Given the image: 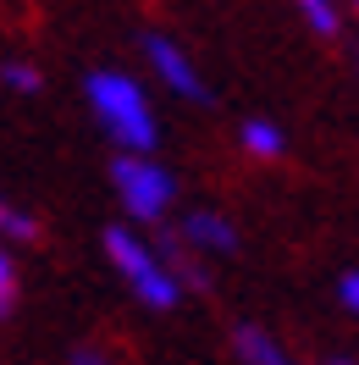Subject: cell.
I'll use <instances>...</instances> for the list:
<instances>
[{
	"label": "cell",
	"instance_id": "obj_13",
	"mask_svg": "<svg viewBox=\"0 0 359 365\" xmlns=\"http://www.w3.org/2000/svg\"><path fill=\"white\" fill-rule=\"evenodd\" d=\"M72 365H116V360H111V354H100V349H78Z\"/></svg>",
	"mask_w": 359,
	"mask_h": 365
},
{
	"label": "cell",
	"instance_id": "obj_9",
	"mask_svg": "<svg viewBox=\"0 0 359 365\" xmlns=\"http://www.w3.org/2000/svg\"><path fill=\"white\" fill-rule=\"evenodd\" d=\"M0 232H6V238H11V244H28V238H33V232H39V222H33V216H28V210H17V205H6V210H0Z\"/></svg>",
	"mask_w": 359,
	"mask_h": 365
},
{
	"label": "cell",
	"instance_id": "obj_12",
	"mask_svg": "<svg viewBox=\"0 0 359 365\" xmlns=\"http://www.w3.org/2000/svg\"><path fill=\"white\" fill-rule=\"evenodd\" d=\"M17 304V266H11V255L0 260V310H11Z\"/></svg>",
	"mask_w": 359,
	"mask_h": 365
},
{
	"label": "cell",
	"instance_id": "obj_4",
	"mask_svg": "<svg viewBox=\"0 0 359 365\" xmlns=\"http://www.w3.org/2000/svg\"><path fill=\"white\" fill-rule=\"evenodd\" d=\"M144 56H150V72H155V78H160L172 94H182V100H204V78H199L194 56H188L177 39L150 34V39H144Z\"/></svg>",
	"mask_w": 359,
	"mask_h": 365
},
{
	"label": "cell",
	"instance_id": "obj_14",
	"mask_svg": "<svg viewBox=\"0 0 359 365\" xmlns=\"http://www.w3.org/2000/svg\"><path fill=\"white\" fill-rule=\"evenodd\" d=\"M326 365H354V360H326Z\"/></svg>",
	"mask_w": 359,
	"mask_h": 365
},
{
	"label": "cell",
	"instance_id": "obj_5",
	"mask_svg": "<svg viewBox=\"0 0 359 365\" xmlns=\"http://www.w3.org/2000/svg\"><path fill=\"white\" fill-rule=\"evenodd\" d=\"M177 238L188 250H199V255H232L238 250V227L227 222L222 210H188L177 222Z\"/></svg>",
	"mask_w": 359,
	"mask_h": 365
},
{
	"label": "cell",
	"instance_id": "obj_3",
	"mask_svg": "<svg viewBox=\"0 0 359 365\" xmlns=\"http://www.w3.org/2000/svg\"><path fill=\"white\" fill-rule=\"evenodd\" d=\"M111 182H116V200L122 210L133 216V222H166L172 205H177V178L160 166L155 155H133V150H122L111 166Z\"/></svg>",
	"mask_w": 359,
	"mask_h": 365
},
{
	"label": "cell",
	"instance_id": "obj_7",
	"mask_svg": "<svg viewBox=\"0 0 359 365\" xmlns=\"http://www.w3.org/2000/svg\"><path fill=\"white\" fill-rule=\"evenodd\" d=\"M238 144H244L254 160H276L288 150V133H282L276 122H266V116H249L244 128H238Z\"/></svg>",
	"mask_w": 359,
	"mask_h": 365
},
{
	"label": "cell",
	"instance_id": "obj_6",
	"mask_svg": "<svg viewBox=\"0 0 359 365\" xmlns=\"http://www.w3.org/2000/svg\"><path fill=\"white\" fill-rule=\"evenodd\" d=\"M232 349H238V360H244V365H298L266 327H238V332H232Z\"/></svg>",
	"mask_w": 359,
	"mask_h": 365
},
{
	"label": "cell",
	"instance_id": "obj_11",
	"mask_svg": "<svg viewBox=\"0 0 359 365\" xmlns=\"http://www.w3.org/2000/svg\"><path fill=\"white\" fill-rule=\"evenodd\" d=\"M337 304H343L348 316H359V272H343V277H337Z\"/></svg>",
	"mask_w": 359,
	"mask_h": 365
},
{
	"label": "cell",
	"instance_id": "obj_2",
	"mask_svg": "<svg viewBox=\"0 0 359 365\" xmlns=\"http://www.w3.org/2000/svg\"><path fill=\"white\" fill-rule=\"evenodd\" d=\"M100 244H105V260L122 272V282H128L150 310H172V304L182 299V277L172 272V260L155 255L133 227H105Z\"/></svg>",
	"mask_w": 359,
	"mask_h": 365
},
{
	"label": "cell",
	"instance_id": "obj_8",
	"mask_svg": "<svg viewBox=\"0 0 359 365\" xmlns=\"http://www.w3.org/2000/svg\"><path fill=\"white\" fill-rule=\"evenodd\" d=\"M298 11H304V23H310L315 34H326V39H332V34H337V23H343L332 0H298Z\"/></svg>",
	"mask_w": 359,
	"mask_h": 365
},
{
	"label": "cell",
	"instance_id": "obj_10",
	"mask_svg": "<svg viewBox=\"0 0 359 365\" xmlns=\"http://www.w3.org/2000/svg\"><path fill=\"white\" fill-rule=\"evenodd\" d=\"M0 78H6V89H17V94H33V89H39V67H33V61H6Z\"/></svg>",
	"mask_w": 359,
	"mask_h": 365
},
{
	"label": "cell",
	"instance_id": "obj_1",
	"mask_svg": "<svg viewBox=\"0 0 359 365\" xmlns=\"http://www.w3.org/2000/svg\"><path fill=\"white\" fill-rule=\"evenodd\" d=\"M89 111L94 122L105 128L116 150H133V155H155V138H160V122H155V106H150V94L138 89V78L128 72H89Z\"/></svg>",
	"mask_w": 359,
	"mask_h": 365
},
{
	"label": "cell",
	"instance_id": "obj_15",
	"mask_svg": "<svg viewBox=\"0 0 359 365\" xmlns=\"http://www.w3.org/2000/svg\"><path fill=\"white\" fill-rule=\"evenodd\" d=\"M354 11H359V0H354Z\"/></svg>",
	"mask_w": 359,
	"mask_h": 365
}]
</instances>
